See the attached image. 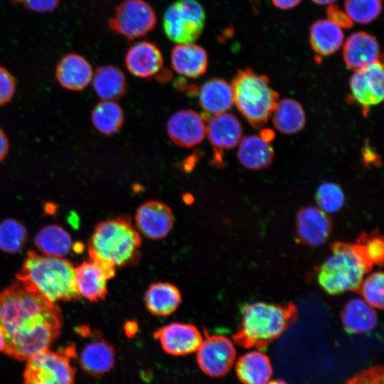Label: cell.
I'll return each mask as SVG.
<instances>
[{
	"label": "cell",
	"instance_id": "f6af8a7d",
	"mask_svg": "<svg viewBox=\"0 0 384 384\" xmlns=\"http://www.w3.org/2000/svg\"><path fill=\"white\" fill-rule=\"evenodd\" d=\"M6 331L3 326L0 324V352H4L6 346Z\"/></svg>",
	"mask_w": 384,
	"mask_h": 384
},
{
	"label": "cell",
	"instance_id": "f35d334b",
	"mask_svg": "<svg viewBox=\"0 0 384 384\" xmlns=\"http://www.w3.org/2000/svg\"><path fill=\"white\" fill-rule=\"evenodd\" d=\"M16 82L13 75L0 66V107L8 104L15 95Z\"/></svg>",
	"mask_w": 384,
	"mask_h": 384
},
{
	"label": "cell",
	"instance_id": "83f0119b",
	"mask_svg": "<svg viewBox=\"0 0 384 384\" xmlns=\"http://www.w3.org/2000/svg\"><path fill=\"white\" fill-rule=\"evenodd\" d=\"M341 321L345 329L351 334L370 332L378 323L375 310L365 301L358 298L346 304L341 312Z\"/></svg>",
	"mask_w": 384,
	"mask_h": 384
},
{
	"label": "cell",
	"instance_id": "ab89813d",
	"mask_svg": "<svg viewBox=\"0 0 384 384\" xmlns=\"http://www.w3.org/2000/svg\"><path fill=\"white\" fill-rule=\"evenodd\" d=\"M60 0H20L28 10L46 13L53 11L59 4Z\"/></svg>",
	"mask_w": 384,
	"mask_h": 384
},
{
	"label": "cell",
	"instance_id": "9a60e30c",
	"mask_svg": "<svg viewBox=\"0 0 384 384\" xmlns=\"http://www.w3.org/2000/svg\"><path fill=\"white\" fill-rule=\"evenodd\" d=\"M167 133L169 138L177 145L191 148L203 140L206 127L202 116L187 109L178 111L169 117Z\"/></svg>",
	"mask_w": 384,
	"mask_h": 384
},
{
	"label": "cell",
	"instance_id": "7bdbcfd3",
	"mask_svg": "<svg viewBox=\"0 0 384 384\" xmlns=\"http://www.w3.org/2000/svg\"><path fill=\"white\" fill-rule=\"evenodd\" d=\"M273 5L282 10H289L297 6L302 0H271Z\"/></svg>",
	"mask_w": 384,
	"mask_h": 384
},
{
	"label": "cell",
	"instance_id": "8992f818",
	"mask_svg": "<svg viewBox=\"0 0 384 384\" xmlns=\"http://www.w3.org/2000/svg\"><path fill=\"white\" fill-rule=\"evenodd\" d=\"M233 102L239 112L255 128L264 126L272 115L279 99L278 92L265 75L251 68L240 70L230 85Z\"/></svg>",
	"mask_w": 384,
	"mask_h": 384
},
{
	"label": "cell",
	"instance_id": "277c9868",
	"mask_svg": "<svg viewBox=\"0 0 384 384\" xmlns=\"http://www.w3.org/2000/svg\"><path fill=\"white\" fill-rule=\"evenodd\" d=\"M296 306L253 302L245 305L233 339L244 348L265 350L280 337L297 319Z\"/></svg>",
	"mask_w": 384,
	"mask_h": 384
},
{
	"label": "cell",
	"instance_id": "ffe728a7",
	"mask_svg": "<svg viewBox=\"0 0 384 384\" xmlns=\"http://www.w3.org/2000/svg\"><path fill=\"white\" fill-rule=\"evenodd\" d=\"M163 56L158 46L149 41H140L127 50L124 63L134 76L147 78L158 73L163 66Z\"/></svg>",
	"mask_w": 384,
	"mask_h": 384
},
{
	"label": "cell",
	"instance_id": "f1b7e54d",
	"mask_svg": "<svg viewBox=\"0 0 384 384\" xmlns=\"http://www.w3.org/2000/svg\"><path fill=\"white\" fill-rule=\"evenodd\" d=\"M92 83L96 95L102 100H118L127 90L124 73L113 65L97 68L93 73Z\"/></svg>",
	"mask_w": 384,
	"mask_h": 384
},
{
	"label": "cell",
	"instance_id": "8fae6325",
	"mask_svg": "<svg viewBox=\"0 0 384 384\" xmlns=\"http://www.w3.org/2000/svg\"><path fill=\"white\" fill-rule=\"evenodd\" d=\"M384 74L383 60L355 70L350 78L351 97L366 114L383 100Z\"/></svg>",
	"mask_w": 384,
	"mask_h": 384
},
{
	"label": "cell",
	"instance_id": "30bf717a",
	"mask_svg": "<svg viewBox=\"0 0 384 384\" xmlns=\"http://www.w3.org/2000/svg\"><path fill=\"white\" fill-rule=\"evenodd\" d=\"M196 353L201 370L213 378L227 375L235 362L237 354L233 342L219 334L206 336Z\"/></svg>",
	"mask_w": 384,
	"mask_h": 384
},
{
	"label": "cell",
	"instance_id": "7402d4cb",
	"mask_svg": "<svg viewBox=\"0 0 384 384\" xmlns=\"http://www.w3.org/2000/svg\"><path fill=\"white\" fill-rule=\"evenodd\" d=\"M171 64L177 73L197 78L206 73L208 57L206 50L197 44L178 43L171 50Z\"/></svg>",
	"mask_w": 384,
	"mask_h": 384
},
{
	"label": "cell",
	"instance_id": "1f68e13d",
	"mask_svg": "<svg viewBox=\"0 0 384 384\" xmlns=\"http://www.w3.org/2000/svg\"><path fill=\"white\" fill-rule=\"evenodd\" d=\"M90 117L95 128L106 135H111L118 132L124 120L122 107L110 100H103L97 103L93 107Z\"/></svg>",
	"mask_w": 384,
	"mask_h": 384
},
{
	"label": "cell",
	"instance_id": "4316f807",
	"mask_svg": "<svg viewBox=\"0 0 384 384\" xmlns=\"http://www.w3.org/2000/svg\"><path fill=\"white\" fill-rule=\"evenodd\" d=\"M149 311L156 316H169L176 311L181 302L180 290L169 282H159L151 284L144 295Z\"/></svg>",
	"mask_w": 384,
	"mask_h": 384
},
{
	"label": "cell",
	"instance_id": "cb8c5ba5",
	"mask_svg": "<svg viewBox=\"0 0 384 384\" xmlns=\"http://www.w3.org/2000/svg\"><path fill=\"white\" fill-rule=\"evenodd\" d=\"M235 373L242 384H267L273 369L269 357L257 350L249 351L238 359Z\"/></svg>",
	"mask_w": 384,
	"mask_h": 384
},
{
	"label": "cell",
	"instance_id": "e0dca14e",
	"mask_svg": "<svg viewBox=\"0 0 384 384\" xmlns=\"http://www.w3.org/2000/svg\"><path fill=\"white\" fill-rule=\"evenodd\" d=\"M331 230L330 217L320 208L308 206L300 209L297 216L299 239L306 245L319 246L328 239Z\"/></svg>",
	"mask_w": 384,
	"mask_h": 384
},
{
	"label": "cell",
	"instance_id": "2e32d148",
	"mask_svg": "<svg viewBox=\"0 0 384 384\" xmlns=\"http://www.w3.org/2000/svg\"><path fill=\"white\" fill-rule=\"evenodd\" d=\"M343 58L351 70H357L382 60L377 38L365 31L349 36L343 43Z\"/></svg>",
	"mask_w": 384,
	"mask_h": 384
},
{
	"label": "cell",
	"instance_id": "4fadbf2b",
	"mask_svg": "<svg viewBox=\"0 0 384 384\" xmlns=\"http://www.w3.org/2000/svg\"><path fill=\"white\" fill-rule=\"evenodd\" d=\"M166 353L174 356H182L194 353L200 346L203 336L198 329L193 324L174 322L166 324L154 334Z\"/></svg>",
	"mask_w": 384,
	"mask_h": 384
},
{
	"label": "cell",
	"instance_id": "ac0fdd59",
	"mask_svg": "<svg viewBox=\"0 0 384 384\" xmlns=\"http://www.w3.org/2000/svg\"><path fill=\"white\" fill-rule=\"evenodd\" d=\"M93 73L90 63L83 56L68 53L58 63L55 75L62 87L69 91L79 92L90 84Z\"/></svg>",
	"mask_w": 384,
	"mask_h": 384
},
{
	"label": "cell",
	"instance_id": "7dc6e473",
	"mask_svg": "<svg viewBox=\"0 0 384 384\" xmlns=\"http://www.w3.org/2000/svg\"><path fill=\"white\" fill-rule=\"evenodd\" d=\"M267 384H289L286 381L282 379H276L270 380Z\"/></svg>",
	"mask_w": 384,
	"mask_h": 384
},
{
	"label": "cell",
	"instance_id": "74e56055",
	"mask_svg": "<svg viewBox=\"0 0 384 384\" xmlns=\"http://www.w3.org/2000/svg\"><path fill=\"white\" fill-rule=\"evenodd\" d=\"M344 384H384L383 365L376 364L356 373Z\"/></svg>",
	"mask_w": 384,
	"mask_h": 384
},
{
	"label": "cell",
	"instance_id": "d590c367",
	"mask_svg": "<svg viewBox=\"0 0 384 384\" xmlns=\"http://www.w3.org/2000/svg\"><path fill=\"white\" fill-rule=\"evenodd\" d=\"M383 274L374 272L362 281L358 292L365 302L377 309L383 307Z\"/></svg>",
	"mask_w": 384,
	"mask_h": 384
},
{
	"label": "cell",
	"instance_id": "44dd1931",
	"mask_svg": "<svg viewBox=\"0 0 384 384\" xmlns=\"http://www.w3.org/2000/svg\"><path fill=\"white\" fill-rule=\"evenodd\" d=\"M75 284L80 296L90 302L104 300L108 294L107 272L97 263L85 260L75 267Z\"/></svg>",
	"mask_w": 384,
	"mask_h": 384
},
{
	"label": "cell",
	"instance_id": "ee69618b",
	"mask_svg": "<svg viewBox=\"0 0 384 384\" xmlns=\"http://www.w3.org/2000/svg\"><path fill=\"white\" fill-rule=\"evenodd\" d=\"M260 137L265 141L270 142L274 137V133L269 129L262 130Z\"/></svg>",
	"mask_w": 384,
	"mask_h": 384
},
{
	"label": "cell",
	"instance_id": "d4e9b609",
	"mask_svg": "<svg viewBox=\"0 0 384 384\" xmlns=\"http://www.w3.org/2000/svg\"><path fill=\"white\" fill-rule=\"evenodd\" d=\"M309 41L312 50L319 55L329 56L343 46L342 28L331 19H320L310 27Z\"/></svg>",
	"mask_w": 384,
	"mask_h": 384
},
{
	"label": "cell",
	"instance_id": "5bb4252c",
	"mask_svg": "<svg viewBox=\"0 0 384 384\" xmlns=\"http://www.w3.org/2000/svg\"><path fill=\"white\" fill-rule=\"evenodd\" d=\"M174 223L171 209L159 201L151 200L143 203L135 214L137 230L151 240H161L166 237Z\"/></svg>",
	"mask_w": 384,
	"mask_h": 384
},
{
	"label": "cell",
	"instance_id": "8d00e7d4",
	"mask_svg": "<svg viewBox=\"0 0 384 384\" xmlns=\"http://www.w3.org/2000/svg\"><path fill=\"white\" fill-rule=\"evenodd\" d=\"M358 244L366 260L373 266L382 265L383 261V240L378 233L370 235L362 233L358 238Z\"/></svg>",
	"mask_w": 384,
	"mask_h": 384
},
{
	"label": "cell",
	"instance_id": "d6a6232c",
	"mask_svg": "<svg viewBox=\"0 0 384 384\" xmlns=\"http://www.w3.org/2000/svg\"><path fill=\"white\" fill-rule=\"evenodd\" d=\"M28 239L26 227L14 218H6L0 222V250L15 254L21 251Z\"/></svg>",
	"mask_w": 384,
	"mask_h": 384
},
{
	"label": "cell",
	"instance_id": "9c48e42d",
	"mask_svg": "<svg viewBox=\"0 0 384 384\" xmlns=\"http://www.w3.org/2000/svg\"><path fill=\"white\" fill-rule=\"evenodd\" d=\"M156 16L152 7L144 0H124L108 21L114 33L132 40L144 36L154 29Z\"/></svg>",
	"mask_w": 384,
	"mask_h": 384
},
{
	"label": "cell",
	"instance_id": "484cf974",
	"mask_svg": "<svg viewBox=\"0 0 384 384\" xmlns=\"http://www.w3.org/2000/svg\"><path fill=\"white\" fill-rule=\"evenodd\" d=\"M274 155V151L270 143L260 136H247L239 142L238 159L248 169L260 170L270 166Z\"/></svg>",
	"mask_w": 384,
	"mask_h": 384
},
{
	"label": "cell",
	"instance_id": "d6986e66",
	"mask_svg": "<svg viewBox=\"0 0 384 384\" xmlns=\"http://www.w3.org/2000/svg\"><path fill=\"white\" fill-rule=\"evenodd\" d=\"M82 370L92 376L109 373L115 364V351L110 343L100 336H94L77 355Z\"/></svg>",
	"mask_w": 384,
	"mask_h": 384
},
{
	"label": "cell",
	"instance_id": "7a4b0ae2",
	"mask_svg": "<svg viewBox=\"0 0 384 384\" xmlns=\"http://www.w3.org/2000/svg\"><path fill=\"white\" fill-rule=\"evenodd\" d=\"M142 239L129 217L122 215L98 223L88 242L90 259L112 278L115 268L139 260Z\"/></svg>",
	"mask_w": 384,
	"mask_h": 384
},
{
	"label": "cell",
	"instance_id": "6da1fadb",
	"mask_svg": "<svg viewBox=\"0 0 384 384\" xmlns=\"http://www.w3.org/2000/svg\"><path fill=\"white\" fill-rule=\"evenodd\" d=\"M0 324L6 331V350L28 357L58 339L63 315L56 303L16 279L0 292Z\"/></svg>",
	"mask_w": 384,
	"mask_h": 384
},
{
	"label": "cell",
	"instance_id": "60d3db41",
	"mask_svg": "<svg viewBox=\"0 0 384 384\" xmlns=\"http://www.w3.org/2000/svg\"><path fill=\"white\" fill-rule=\"evenodd\" d=\"M362 152L366 164H373L378 166L380 161L378 155L368 144H366L365 146L363 148Z\"/></svg>",
	"mask_w": 384,
	"mask_h": 384
},
{
	"label": "cell",
	"instance_id": "ba28073f",
	"mask_svg": "<svg viewBox=\"0 0 384 384\" xmlns=\"http://www.w3.org/2000/svg\"><path fill=\"white\" fill-rule=\"evenodd\" d=\"M206 14L196 0H178L170 5L163 17L164 31L177 43H192L201 34Z\"/></svg>",
	"mask_w": 384,
	"mask_h": 384
},
{
	"label": "cell",
	"instance_id": "b9f144b4",
	"mask_svg": "<svg viewBox=\"0 0 384 384\" xmlns=\"http://www.w3.org/2000/svg\"><path fill=\"white\" fill-rule=\"evenodd\" d=\"M9 140L5 132L0 127V163L7 156L9 151Z\"/></svg>",
	"mask_w": 384,
	"mask_h": 384
},
{
	"label": "cell",
	"instance_id": "bcb514c9",
	"mask_svg": "<svg viewBox=\"0 0 384 384\" xmlns=\"http://www.w3.org/2000/svg\"><path fill=\"white\" fill-rule=\"evenodd\" d=\"M311 1L316 4L326 6V5H331L337 0H311Z\"/></svg>",
	"mask_w": 384,
	"mask_h": 384
},
{
	"label": "cell",
	"instance_id": "7c38bea8",
	"mask_svg": "<svg viewBox=\"0 0 384 384\" xmlns=\"http://www.w3.org/2000/svg\"><path fill=\"white\" fill-rule=\"evenodd\" d=\"M242 133L240 122L231 113L224 112L208 119L206 134L214 151L212 160L214 166H223V151L238 145L242 139Z\"/></svg>",
	"mask_w": 384,
	"mask_h": 384
},
{
	"label": "cell",
	"instance_id": "f546056e",
	"mask_svg": "<svg viewBox=\"0 0 384 384\" xmlns=\"http://www.w3.org/2000/svg\"><path fill=\"white\" fill-rule=\"evenodd\" d=\"M34 243L43 255L63 257L70 251L73 242L70 234L62 227L48 225L34 236Z\"/></svg>",
	"mask_w": 384,
	"mask_h": 384
},
{
	"label": "cell",
	"instance_id": "3957f363",
	"mask_svg": "<svg viewBox=\"0 0 384 384\" xmlns=\"http://www.w3.org/2000/svg\"><path fill=\"white\" fill-rule=\"evenodd\" d=\"M16 277L53 303L80 299L75 284V267L62 257L30 250Z\"/></svg>",
	"mask_w": 384,
	"mask_h": 384
},
{
	"label": "cell",
	"instance_id": "e575fe53",
	"mask_svg": "<svg viewBox=\"0 0 384 384\" xmlns=\"http://www.w3.org/2000/svg\"><path fill=\"white\" fill-rule=\"evenodd\" d=\"M316 201L320 209L325 213H335L343 205V192L338 185L326 182L316 190Z\"/></svg>",
	"mask_w": 384,
	"mask_h": 384
},
{
	"label": "cell",
	"instance_id": "4dcf8cb0",
	"mask_svg": "<svg viewBox=\"0 0 384 384\" xmlns=\"http://www.w3.org/2000/svg\"><path fill=\"white\" fill-rule=\"evenodd\" d=\"M273 124L282 133L294 134L305 126L306 117L302 105L296 100L285 98L278 102L273 112Z\"/></svg>",
	"mask_w": 384,
	"mask_h": 384
},
{
	"label": "cell",
	"instance_id": "5b68a950",
	"mask_svg": "<svg viewBox=\"0 0 384 384\" xmlns=\"http://www.w3.org/2000/svg\"><path fill=\"white\" fill-rule=\"evenodd\" d=\"M372 267L358 244L337 242L318 268L317 279L323 289L330 294L358 292L364 275Z\"/></svg>",
	"mask_w": 384,
	"mask_h": 384
},
{
	"label": "cell",
	"instance_id": "603a6c76",
	"mask_svg": "<svg viewBox=\"0 0 384 384\" xmlns=\"http://www.w3.org/2000/svg\"><path fill=\"white\" fill-rule=\"evenodd\" d=\"M231 85L221 78L205 82L199 90V104L209 119L210 115L226 112L233 105Z\"/></svg>",
	"mask_w": 384,
	"mask_h": 384
},
{
	"label": "cell",
	"instance_id": "836d02e7",
	"mask_svg": "<svg viewBox=\"0 0 384 384\" xmlns=\"http://www.w3.org/2000/svg\"><path fill=\"white\" fill-rule=\"evenodd\" d=\"M345 14L351 21L367 24L374 21L382 11L381 0H343Z\"/></svg>",
	"mask_w": 384,
	"mask_h": 384
},
{
	"label": "cell",
	"instance_id": "52a82bcc",
	"mask_svg": "<svg viewBox=\"0 0 384 384\" xmlns=\"http://www.w3.org/2000/svg\"><path fill=\"white\" fill-rule=\"evenodd\" d=\"M77 355L73 343L34 355L26 361L23 384H75Z\"/></svg>",
	"mask_w": 384,
	"mask_h": 384
}]
</instances>
